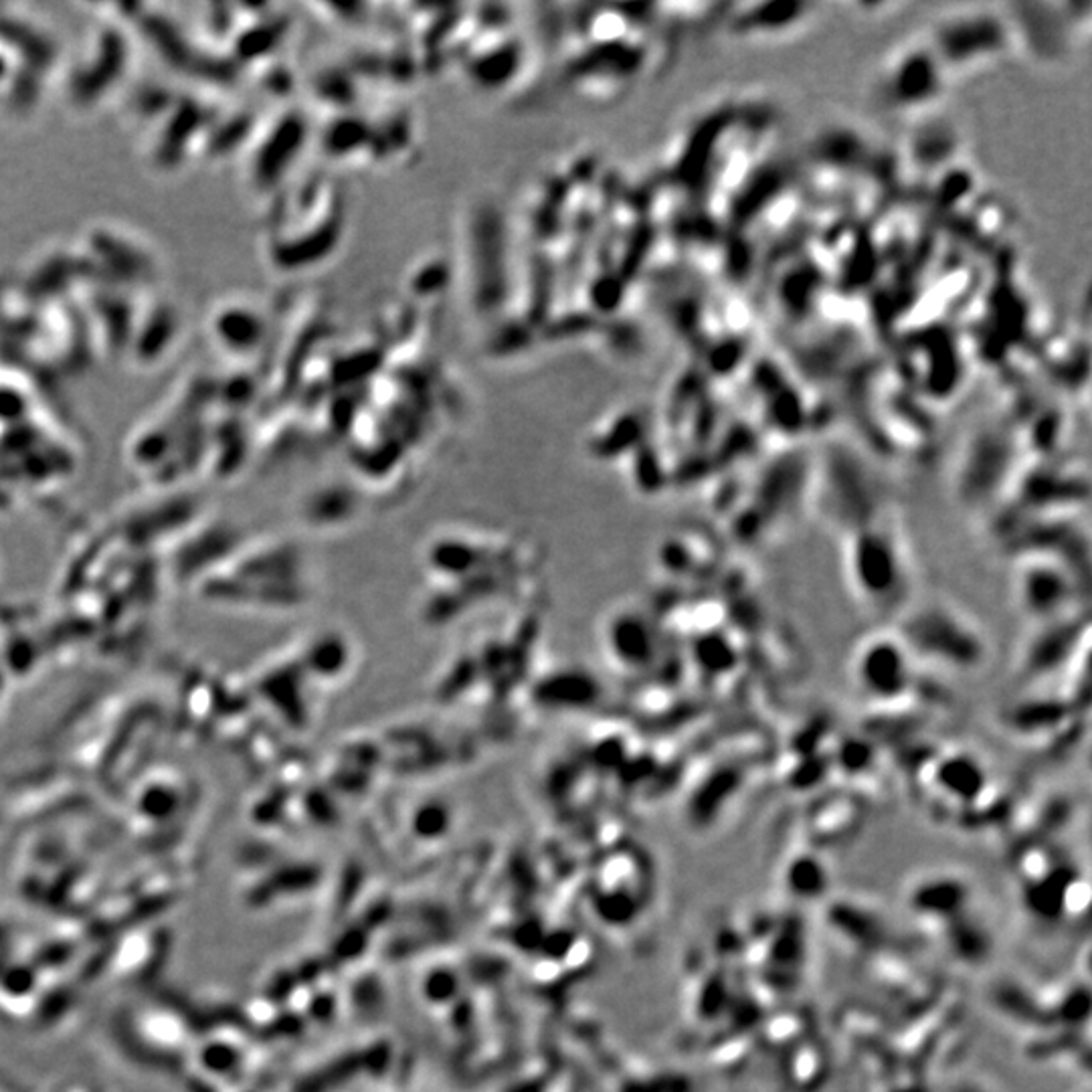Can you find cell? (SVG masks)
<instances>
[{"label":"cell","mask_w":1092,"mask_h":1092,"mask_svg":"<svg viewBox=\"0 0 1092 1092\" xmlns=\"http://www.w3.org/2000/svg\"><path fill=\"white\" fill-rule=\"evenodd\" d=\"M897 61L905 67L897 69L895 65H890V73H897V75H905L907 79L913 75L915 71V55H909V53H903L901 57H897ZM929 73L921 71L917 75V79H925ZM913 88H915V102L917 100H925V96H935L936 85L931 83H925V81H903V83H888V100L893 106H899L903 102H907V96H913Z\"/></svg>","instance_id":"4"},{"label":"cell","mask_w":1092,"mask_h":1092,"mask_svg":"<svg viewBox=\"0 0 1092 1092\" xmlns=\"http://www.w3.org/2000/svg\"><path fill=\"white\" fill-rule=\"evenodd\" d=\"M1018 595L1030 616L1040 620L1056 618L1073 597V583L1060 567L1032 561L1020 569Z\"/></svg>","instance_id":"3"},{"label":"cell","mask_w":1092,"mask_h":1092,"mask_svg":"<svg viewBox=\"0 0 1092 1092\" xmlns=\"http://www.w3.org/2000/svg\"><path fill=\"white\" fill-rule=\"evenodd\" d=\"M848 565L860 593L874 604H882L901 587V557L884 530L862 532V538L852 544Z\"/></svg>","instance_id":"2"},{"label":"cell","mask_w":1092,"mask_h":1092,"mask_svg":"<svg viewBox=\"0 0 1092 1092\" xmlns=\"http://www.w3.org/2000/svg\"><path fill=\"white\" fill-rule=\"evenodd\" d=\"M852 676L864 696L878 702L897 700L911 682L907 643L893 637H872L864 641L854 655Z\"/></svg>","instance_id":"1"}]
</instances>
